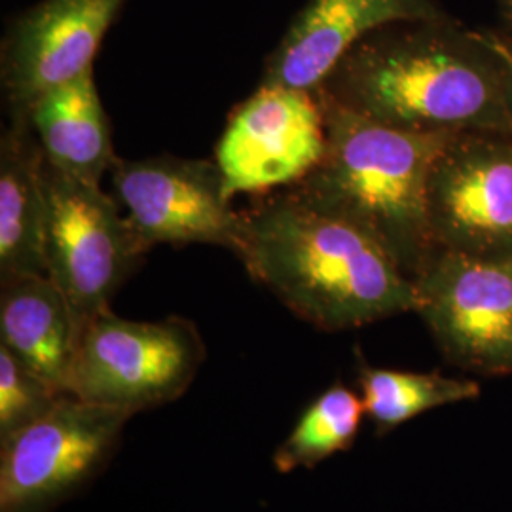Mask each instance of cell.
<instances>
[{
  "mask_svg": "<svg viewBox=\"0 0 512 512\" xmlns=\"http://www.w3.org/2000/svg\"><path fill=\"white\" fill-rule=\"evenodd\" d=\"M317 93L404 131L512 133L497 55L478 31L450 18L397 21L370 33Z\"/></svg>",
  "mask_w": 512,
  "mask_h": 512,
  "instance_id": "6da1fadb",
  "label": "cell"
},
{
  "mask_svg": "<svg viewBox=\"0 0 512 512\" xmlns=\"http://www.w3.org/2000/svg\"><path fill=\"white\" fill-rule=\"evenodd\" d=\"M243 215L247 247L239 260L315 329H359L418 308L414 279L348 220L311 209L289 190Z\"/></svg>",
  "mask_w": 512,
  "mask_h": 512,
  "instance_id": "7a4b0ae2",
  "label": "cell"
},
{
  "mask_svg": "<svg viewBox=\"0 0 512 512\" xmlns=\"http://www.w3.org/2000/svg\"><path fill=\"white\" fill-rule=\"evenodd\" d=\"M319 99L325 154L289 192L311 209L361 228L416 279L437 253L427 217V183L454 133L391 128L323 95Z\"/></svg>",
  "mask_w": 512,
  "mask_h": 512,
  "instance_id": "3957f363",
  "label": "cell"
},
{
  "mask_svg": "<svg viewBox=\"0 0 512 512\" xmlns=\"http://www.w3.org/2000/svg\"><path fill=\"white\" fill-rule=\"evenodd\" d=\"M205 355L200 330L184 317L131 321L103 311L80 336L69 393L135 416L181 399Z\"/></svg>",
  "mask_w": 512,
  "mask_h": 512,
  "instance_id": "277c9868",
  "label": "cell"
},
{
  "mask_svg": "<svg viewBox=\"0 0 512 512\" xmlns=\"http://www.w3.org/2000/svg\"><path fill=\"white\" fill-rule=\"evenodd\" d=\"M48 200L46 275L65 294L78 332L110 300L148 251L101 184L67 177L44 162Z\"/></svg>",
  "mask_w": 512,
  "mask_h": 512,
  "instance_id": "5b68a950",
  "label": "cell"
},
{
  "mask_svg": "<svg viewBox=\"0 0 512 512\" xmlns=\"http://www.w3.org/2000/svg\"><path fill=\"white\" fill-rule=\"evenodd\" d=\"M131 418L67 393L44 418L0 440V512H50L78 494L107 467Z\"/></svg>",
  "mask_w": 512,
  "mask_h": 512,
  "instance_id": "8992f818",
  "label": "cell"
},
{
  "mask_svg": "<svg viewBox=\"0 0 512 512\" xmlns=\"http://www.w3.org/2000/svg\"><path fill=\"white\" fill-rule=\"evenodd\" d=\"M414 283L416 313L446 361L484 376L512 374V255L437 251Z\"/></svg>",
  "mask_w": 512,
  "mask_h": 512,
  "instance_id": "52a82bcc",
  "label": "cell"
},
{
  "mask_svg": "<svg viewBox=\"0 0 512 512\" xmlns=\"http://www.w3.org/2000/svg\"><path fill=\"white\" fill-rule=\"evenodd\" d=\"M110 181L147 251L164 243H203L243 255L247 222L243 211L232 207L217 162L177 156L116 158Z\"/></svg>",
  "mask_w": 512,
  "mask_h": 512,
  "instance_id": "ba28073f",
  "label": "cell"
},
{
  "mask_svg": "<svg viewBox=\"0 0 512 512\" xmlns=\"http://www.w3.org/2000/svg\"><path fill=\"white\" fill-rule=\"evenodd\" d=\"M437 251L512 255V133L459 131L427 183Z\"/></svg>",
  "mask_w": 512,
  "mask_h": 512,
  "instance_id": "9c48e42d",
  "label": "cell"
},
{
  "mask_svg": "<svg viewBox=\"0 0 512 512\" xmlns=\"http://www.w3.org/2000/svg\"><path fill=\"white\" fill-rule=\"evenodd\" d=\"M325 114L315 90L262 84L232 112L215 150L230 200L293 186L321 162Z\"/></svg>",
  "mask_w": 512,
  "mask_h": 512,
  "instance_id": "30bf717a",
  "label": "cell"
},
{
  "mask_svg": "<svg viewBox=\"0 0 512 512\" xmlns=\"http://www.w3.org/2000/svg\"><path fill=\"white\" fill-rule=\"evenodd\" d=\"M126 0H40L14 19L2 40L0 80L8 120H29L42 93L93 69Z\"/></svg>",
  "mask_w": 512,
  "mask_h": 512,
  "instance_id": "8fae6325",
  "label": "cell"
},
{
  "mask_svg": "<svg viewBox=\"0 0 512 512\" xmlns=\"http://www.w3.org/2000/svg\"><path fill=\"white\" fill-rule=\"evenodd\" d=\"M444 18L437 0H308L268 55L262 84L317 90L370 33L397 21Z\"/></svg>",
  "mask_w": 512,
  "mask_h": 512,
  "instance_id": "7c38bea8",
  "label": "cell"
},
{
  "mask_svg": "<svg viewBox=\"0 0 512 512\" xmlns=\"http://www.w3.org/2000/svg\"><path fill=\"white\" fill-rule=\"evenodd\" d=\"M0 346L69 393L80 332L61 289L46 274L0 279Z\"/></svg>",
  "mask_w": 512,
  "mask_h": 512,
  "instance_id": "4fadbf2b",
  "label": "cell"
},
{
  "mask_svg": "<svg viewBox=\"0 0 512 512\" xmlns=\"http://www.w3.org/2000/svg\"><path fill=\"white\" fill-rule=\"evenodd\" d=\"M44 152L29 120H8L0 139V279L46 274Z\"/></svg>",
  "mask_w": 512,
  "mask_h": 512,
  "instance_id": "5bb4252c",
  "label": "cell"
},
{
  "mask_svg": "<svg viewBox=\"0 0 512 512\" xmlns=\"http://www.w3.org/2000/svg\"><path fill=\"white\" fill-rule=\"evenodd\" d=\"M29 122L44 162L67 177L99 184L116 160L93 69L42 93L29 110Z\"/></svg>",
  "mask_w": 512,
  "mask_h": 512,
  "instance_id": "9a60e30c",
  "label": "cell"
},
{
  "mask_svg": "<svg viewBox=\"0 0 512 512\" xmlns=\"http://www.w3.org/2000/svg\"><path fill=\"white\" fill-rule=\"evenodd\" d=\"M357 384L366 418L374 423L378 437L425 412L471 401L480 395V385L475 380L450 378L440 372L378 368L368 365L361 353L357 359Z\"/></svg>",
  "mask_w": 512,
  "mask_h": 512,
  "instance_id": "2e32d148",
  "label": "cell"
},
{
  "mask_svg": "<svg viewBox=\"0 0 512 512\" xmlns=\"http://www.w3.org/2000/svg\"><path fill=\"white\" fill-rule=\"evenodd\" d=\"M365 418L361 395L342 382L330 385L302 410L287 439L275 448V469L283 475L315 469L346 452L359 437Z\"/></svg>",
  "mask_w": 512,
  "mask_h": 512,
  "instance_id": "e0dca14e",
  "label": "cell"
},
{
  "mask_svg": "<svg viewBox=\"0 0 512 512\" xmlns=\"http://www.w3.org/2000/svg\"><path fill=\"white\" fill-rule=\"evenodd\" d=\"M63 395L0 346V440L44 418Z\"/></svg>",
  "mask_w": 512,
  "mask_h": 512,
  "instance_id": "ac0fdd59",
  "label": "cell"
},
{
  "mask_svg": "<svg viewBox=\"0 0 512 512\" xmlns=\"http://www.w3.org/2000/svg\"><path fill=\"white\" fill-rule=\"evenodd\" d=\"M484 44L497 55L503 71V86H505V99L512 122V35L505 31H478Z\"/></svg>",
  "mask_w": 512,
  "mask_h": 512,
  "instance_id": "d6986e66",
  "label": "cell"
},
{
  "mask_svg": "<svg viewBox=\"0 0 512 512\" xmlns=\"http://www.w3.org/2000/svg\"><path fill=\"white\" fill-rule=\"evenodd\" d=\"M501 16L505 19V33L512 35V0H497Z\"/></svg>",
  "mask_w": 512,
  "mask_h": 512,
  "instance_id": "ffe728a7",
  "label": "cell"
}]
</instances>
